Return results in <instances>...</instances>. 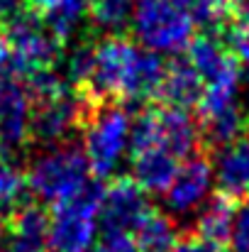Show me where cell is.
<instances>
[{
    "label": "cell",
    "mask_w": 249,
    "mask_h": 252,
    "mask_svg": "<svg viewBox=\"0 0 249 252\" xmlns=\"http://www.w3.org/2000/svg\"><path fill=\"white\" fill-rule=\"evenodd\" d=\"M164 71L166 64L159 54L142 49L125 34L105 37L95 44L93 74L81 93L122 105L147 103L157 98Z\"/></svg>",
    "instance_id": "obj_1"
},
{
    "label": "cell",
    "mask_w": 249,
    "mask_h": 252,
    "mask_svg": "<svg viewBox=\"0 0 249 252\" xmlns=\"http://www.w3.org/2000/svg\"><path fill=\"white\" fill-rule=\"evenodd\" d=\"M83 108L81 135H83V152L88 159L90 174L95 179H108L117 169L120 159L130 150V113L127 105L112 103V100H98L85 95Z\"/></svg>",
    "instance_id": "obj_2"
},
{
    "label": "cell",
    "mask_w": 249,
    "mask_h": 252,
    "mask_svg": "<svg viewBox=\"0 0 249 252\" xmlns=\"http://www.w3.org/2000/svg\"><path fill=\"white\" fill-rule=\"evenodd\" d=\"M90 167L85 159L81 145L64 142L56 147H44L25 171V184L32 191L34 201L59 206L69 198H74L88 179Z\"/></svg>",
    "instance_id": "obj_3"
},
{
    "label": "cell",
    "mask_w": 249,
    "mask_h": 252,
    "mask_svg": "<svg viewBox=\"0 0 249 252\" xmlns=\"http://www.w3.org/2000/svg\"><path fill=\"white\" fill-rule=\"evenodd\" d=\"M137 42L154 54H178L193 42L195 22L173 0H135L132 25Z\"/></svg>",
    "instance_id": "obj_4"
},
{
    "label": "cell",
    "mask_w": 249,
    "mask_h": 252,
    "mask_svg": "<svg viewBox=\"0 0 249 252\" xmlns=\"http://www.w3.org/2000/svg\"><path fill=\"white\" fill-rule=\"evenodd\" d=\"M103 196L100 179H90L81 191L54 206L49 223V252H88L98 230V206Z\"/></svg>",
    "instance_id": "obj_5"
},
{
    "label": "cell",
    "mask_w": 249,
    "mask_h": 252,
    "mask_svg": "<svg viewBox=\"0 0 249 252\" xmlns=\"http://www.w3.org/2000/svg\"><path fill=\"white\" fill-rule=\"evenodd\" d=\"M0 34L22 57V62L29 69V76L34 71L54 69L61 62L64 42H59L49 32V27L42 22V17L27 7H22L17 15L5 20L0 25Z\"/></svg>",
    "instance_id": "obj_6"
},
{
    "label": "cell",
    "mask_w": 249,
    "mask_h": 252,
    "mask_svg": "<svg viewBox=\"0 0 249 252\" xmlns=\"http://www.w3.org/2000/svg\"><path fill=\"white\" fill-rule=\"evenodd\" d=\"M83 108L85 98L74 86H69L66 91H61L49 100L32 103L29 142L42 147H56L69 142L71 132H81Z\"/></svg>",
    "instance_id": "obj_7"
},
{
    "label": "cell",
    "mask_w": 249,
    "mask_h": 252,
    "mask_svg": "<svg viewBox=\"0 0 249 252\" xmlns=\"http://www.w3.org/2000/svg\"><path fill=\"white\" fill-rule=\"evenodd\" d=\"M152 211L147 191L132 176H115L103 186L98 206V228L103 235H132Z\"/></svg>",
    "instance_id": "obj_8"
},
{
    "label": "cell",
    "mask_w": 249,
    "mask_h": 252,
    "mask_svg": "<svg viewBox=\"0 0 249 252\" xmlns=\"http://www.w3.org/2000/svg\"><path fill=\"white\" fill-rule=\"evenodd\" d=\"M215 179L213 157L205 150H198L195 155L186 157L183 164H178V171L171 181V186L164 191V201L168 213L173 216H186L198 211L210 193Z\"/></svg>",
    "instance_id": "obj_9"
},
{
    "label": "cell",
    "mask_w": 249,
    "mask_h": 252,
    "mask_svg": "<svg viewBox=\"0 0 249 252\" xmlns=\"http://www.w3.org/2000/svg\"><path fill=\"white\" fill-rule=\"evenodd\" d=\"M188 62L200 74L205 88H235L240 91V59L230 52L225 39L213 32L193 37L188 44Z\"/></svg>",
    "instance_id": "obj_10"
},
{
    "label": "cell",
    "mask_w": 249,
    "mask_h": 252,
    "mask_svg": "<svg viewBox=\"0 0 249 252\" xmlns=\"http://www.w3.org/2000/svg\"><path fill=\"white\" fill-rule=\"evenodd\" d=\"M52 213L39 201H22L7 216V235L0 238V252H49Z\"/></svg>",
    "instance_id": "obj_11"
},
{
    "label": "cell",
    "mask_w": 249,
    "mask_h": 252,
    "mask_svg": "<svg viewBox=\"0 0 249 252\" xmlns=\"http://www.w3.org/2000/svg\"><path fill=\"white\" fill-rule=\"evenodd\" d=\"M32 100L22 81L0 79V150L17 152L29 142Z\"/></svg>",
    "instance_id": "obj_12"
},
{
    "label": "cell",
    "mask_w": 249,
    "mask_h": 252,
    "mask_svg": "<svg viewBox=\"0 0 249 252\" xmlns=\"http://www.w3.org/2000/svg\"><path fill=\"white\" fill-rule=\"evenodd\" d=\"M213 169H215L218 191L237 201L249 196V127L232 145L215 152Z\"/></svg>",
    "instance_id": "obj_13"
},
{
    "label": "cell",
    "mask_w": 249,
    "mask_h": 252,
    "mask_svg": "<svg viewBox=\"0 0 249 252\" xmlns=\"http://www.w3.org/2000/svg\"><path fill=\"white\" fill-rule=\"evenodd\" d=\"M157 108V137L159 145L168 150L173 157H191L200 147L198 120L188 115V110L171 108V105H154Z\"/></svg>",
    "instance_id": "obj_14"
},
{
    "label": "cell",
    "mask_w": 249,
    "mask_h": 252,
    "mask_svg": "<svg viewBox=\"0 0 249 252\" xmlns=\"http://www.w3.org/2000/svg\"><path fill=\"white\" fill-rule=\"evenodd\" d=\"M203 93H205V84L200 74L191 66V62L173 59L171 64H166L164 79H162L159 93L154 100H159V105L188 110V108H198Z\"/></svg>",
    "instance_id": "obj_15"
},
{
    "label": "cell",
    "mask_w": 249,
    "mask_h": 252,
    "mask_svg": "<svg viewBox=\"0 0 249 252\" xmlns=\"http://www.w3.org/2000/svg\"><path fill=\"white\" fill-rule=\"evenodd\" d=\"M237 206H240L237 198H232V196H227V193H222V191H215V193L208 196V201L198 208L193 233H195L198 238H203L205 243H210V245H215V248H220V250H227Z\"/></svg>",
    "instance_id": "obj_16"
},
{
    "label": "cell",
    "mask_w": 249,
    "mask_h": 252,
    "mask_svg": "<svg viewBox=\"0 0 249 252\" xmlns=\"http://www.w3.org/2000/svg\"><path fill=\"white\" fill-rule=\"evenodd\" d=\"M130 162H132V179L147 193H164L178 171V157H173L162 145L132 152Z\"/></svg>",
    "instance_id": "obj_17"
},
{
    "label": "cell",
    "mask_w": 249,
    "mask_h": 252,
    "mask_svg": "<svg viewBox=\"0 0 249 252\" xmlns=\"http://www.w3.org/2000/svg\"><path fill=\"white\" fill-rule=\"evenodd\" d=\"M178 235L181 233L176 228V220L157 208H152L144 216V220L137 225V230L132 233L139 252H171Z\"/></svg>",
    "instance_id": "obj_18"
},
{
    "label": "cell",
    "mask_w": 249,
    "mask_h": 252,
    "mask_svg": "<svg viewBox=\"0 0 249 252\" xmlns=\"http://www.w3.org/2000/svg\"><path fill=\"white\" fill-rule=\"evenodd\" d=\"M132 12L135 0H93L88 7V20L95 32L115 37L132 25Z\"/></svg>",
    "instance_id": "obj_19"
},
{
    "label": "cell",
    "mask_w": 249,
    "mask_h": 252,
    "mask_svg": "<svg viewBox=\"0 0 249 252\" xmlns=\"http://www.w3.org/2000/svg\"><path fill=\"white\" fill-rule=\"evenodd\" d=\"M222 32H225V44L230 47V52L240 62L249 64V0L240 2L232 10V17Z\"/></svg>",
    "instance_id": "obj_20"
},
{
    "label": "cell",
    "mask_w": 249,
    "mask_h": 252,
    "mask_svg": "<svg viewBox=\"0 0 249 252\" xmlns=\"http://www.w3.org/2000/svg\"><path fill=\"white\" fill-rule=\"evenodd\" d=\"M95 44L98 42H90V39H83L79 42L69 57H66V76H69V84L74 86L76 91H83L90 74H93V64H95Z\"/></svg>",
    "instance_id": "obj_21"
},
{
    "label": "cell",
    "mask_w": 249,
    "mask_h": 252,
    "mask_svg": "<svg viewBox=\"0 0 249 252\" xmlns=\"http://www.w3.org/2000/svg\"><path fill=\"white\" fill-rule=\"evenodd\" d=\"M25 176L10 159H0V216H10L22 203Z\"/></svg>",
    "instance_id": "obj_22"
},
{
    "label": "cell",
    "mask_w": 249,
    "mask_h": 252,
    "mask_svg": "<svg viewBox=\"0 0 249 252\" xmlns=\"http://www.w3.org/2000/svg\"><path fill=\"white\" fill-rule=\"evenodd\" d=\"M29 76L27 64L22 62V57L2 39L0 34V79H12V81H22Z\"/></svg>",
    "instance_id": "obj_23"
},
{
    "label": "cell",
    "mask_w": 249,
    "mask_h": 252,
    "mask_svg": "<svg viewBox=\"0 0 249 252\" xmlns=\"http://www.w3.org/2000/svg\"><path fill=\"white\" fill-rule=\"evenodd\" d=\"M227 252H249V203L247 206H237Z\"/></svg>",
    "instance_id": "obj_24"
},
{
    "label": "cell",
    "mask_w": 249,
    "mask_h": 252,
    "mask_svg": "<svg viewBox=\"0 0 249 252\" xmlns=\"http://www.w3.org/2000/svg\"><path fill=\"white\" fill-rule=\"evenodd\" d=\"M171 252H222V250L210 245V243H205L195 233H183V235H178V240H176Z\"/></svg>",
    "instance_id": "obj_25"
},
{
    "label": "cell",
    "mask_w": 249,
    "mask_h": 252,
    "mask_svg": "<svg viewBox=\"0 0 249 252\" xmlns=\"http://www.w3.org/2000/svg\"><path fill=\"white\" fill-rule=\"evenodd\" d=\"M95 252H139L132 235H103Z\"/></svg>",
    "instance_id": "obj_26"
},
{
    "label": "cell",
    "mask_w": 249,
    "mask_h": 252,
    "mask_svg": "<svg viewBox=\"0 0 249 252\" xmlns=\"http://www.w3.org/2000/svg\"><path fill=\"white\" fill-rule=\"evenodd\" d=\"M61 5H64V0H25V7L32 10L34 15H39L42 20L52 17Z\"/></svg>",
    "instance_id": "obj_27"
},
{
    "label": "cell",
    "mask_w": 249,
    "mask_h": 252,
    "mask_svg": "<svg viewBox=\"0 0 249 252\" xmlns=\"http://www.w3.org/2000/svg\"><path fill=\"white\" fill-rule=\"evenodd\" d=\"M22 7H25V0H0V25L10 20L12 15H17Z\"/></svg>",
    "instance_id": "obj_28"
},
{
    "label": "cell",
    "mask_w": 249,
    "mask_h": 252,
    "mask_svg": "<svg viewBox=\"0 0 249 252\" xmlns=\"http://www.w3.org/2000/svg\"><path fill=\"white\" fill-rule=\"evenodd\" d=\"M173 2H178V5H181V7H186V10H188V7H191V2H193V0H173Z\"/></svg>",
    "instance_id": "obj_29"
},
{
    "label": "cell",
    "mask_w": 249,
    "mask_h": 252,
    "mask_svg": "<svg viewBox=\"0 0 249 252\" xmlns=\"http://www.w3.org/2000/svg\"><path fill=\"white\" fill-rule=\"evenodd\" d=\"M227 2H230L232 7H237V5H240V2H245V0H227Z\"/></svg>",
    "instance_id": "obj_30"
},
{
    "label": "cell",
    "mask_w": 249,
    "mask_h": 252,
    "mask_svg": "<svg viewBox=\"0 0 249 252\" xmlns=\"http://www.w3.org/2000/svg\"><path fill=\"white\" fill-rule=\"evenodd\" d=\"M245 84H247V91H249V69H247V74H245Z\"/></svg>",
    "instance_id": "obj_31"
},
{
    "label": "cell",
    "mask_w": 249,
    "mask_h": 252,
    "mask_svg": "<svg viewBox=\"0 0 249 252\" xmlns=\"http://www.w3.org/2000/svg\"><path fill=\"white\" fill-rule=\"evenodd\" d=\"M0 238H2V235H0Z\"/></svg>",
    "instance_id": "obj_32"
}]
</instances>
